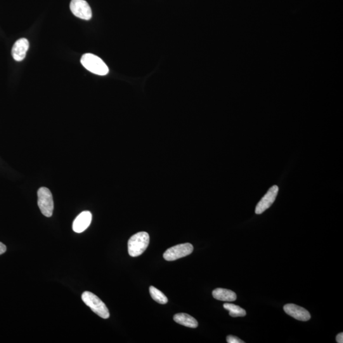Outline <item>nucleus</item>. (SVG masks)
<instances>
[{"mask_svg": "<svg viewBox=\"0 0 343 343\" xmlns=\"http://www.w3.org/2000/svg\"><path fill=\"white\" fill-rule=\"evenodd\" d=\"M83 66L94 74L105 76L108 74L109 68L106 63L98 56L92 54H85L81 58Z\"/></svg>", "mask_w": 343, "mask_h": 343, "instance_id": "f257e3e1", "label": "nucleus"}, {"mask_svg": "<svg viewBox=\"0 0 343 343\" xmlns=\"http://www.w3.org/2000/svg\"><path fill=\"white\" fill-rule=\"evenodd\" d=\"M150 243V236L146 232H139L131 236L128 242V251L132 257H137L145 251Z\"/></svg>", "mask_w": 343, "mask_h": 343, "instance_id": "f03ea898", "label": "nucleus"}, {"mask_svg": "<svg viewBox=\"0 0 343 343\" xmlns=\"http://www.w3.org/2000/svg\"><path fill=\"white\" fill-rule=\"evenodd\" d=\"M82 301L88 306L92 311L101 318L107 319L110 317V312L106 304L96 295L89 291L83 293Z\"/></svg>", "mask_w": 343, "mask_h": 343, "instance_id": "7ed1b4c3", "label": "nucleus"}, {"mask_svg": "<svg viewBox=\"0 0 343 343\" xmlns=\"http://www.w3.org/2000/svg\"><path fill=\"white\" fill-rule=\"evenodd\" d=\"M38 205L43 215L47 217L53 216L54 204L51 190L42 187L38 191Z\"/></svg>", "mask_w": 343, "mask_h": 343, "instance_id": "20e7f679", "label": "nucleus"}, {"mask_svg": "<svg viewBox=\"0 0 343 343\" xmlns=\"http://www.w3.org/2000/svg\"><path fill=\"white\" fill-rule=\"evenodd\" d=\"M193 251V246L190 243L174 246L167 249L164 254V258L168 261H176L186 257Z\"/></svg>", "mask_w": 343, "mask_h": 343, "instance_id": "39448f33", "label": "nucleus"}, {"mask_svg": "<svg viewBox=\"0 0 343 343\" xmlns=\"http://www.w3.org/2000/svg\"><path fill=\"white\" fill-rule=\"evenodd\" d=\"M70 10L73 15L81 20H91L92 13L91 7L85 0H72L70 3Z\"/></svg>", "mask_w": 343, "mask_h": 343, "instance_id": "423d86ee", "label": "nucleus"}, {"mask_svg": "<svg viewBox=\"0 0 343 343\" xmlns=\"http://www.w3.org/2000/svg\"><path fill=\"white\" fill-rule=\"evenodd\" d=\"M278 187L277 186H272L268 191L262 199L257 203L255 207V214H261L265 210L269 209L276 200L278 193Z\"/></svg>", "mask_w": 343, "mask_h": 343, "instance_id": "0eeeda50", "label": "nucleus"}, {"mask_svg": "<svg viewBox=\"0 0 343 343\" xmlns=\"http://www.w3.org/2000/svg\"><path fill=\"white\" fill-rule=\"evenodd\" d=\"M283 309L286 313L293 318L300 321H307L311 318L310 313L299 306L294 304H287L283 306Z\"/></svg>", "mask_w": 343, "mask_h": 343, "instance_id": "6e6552de", "label": "nucleus"}, {"mask_svg": "<svg viewBox=\"0 0 343 343\" xmlns=\"http://www.w3.org/2000/svg\"><path fill=\"white\" fill-rule=\"evenodd\" d=\"M29 41L27 39H21L18 40L14 44L12 49V56L14 60L20 62L25 59L27 52L29 50Z\"/></svg>", "mask_w": 343, "mask_h": 343, "instance_id": "1a4fd4ad", "label": "nucleus"}, {"mask_svg": "<svg viewBox=\"0 0 343 343\" xmlns=\"http://www.w3.org/2000/svg\"><path fill=\"white\" fill-rule=\"evenodd\" d=\"M92 218V216L91 212H82L73 221V231L77 233L84 232L91 225Z\"/></svg>", "mask_w": 343, "mask_h": 343, "instance_id": "9d476101", "label": "nucleus"}, {"mask_svg": "<svg viewBox=\"0 0 343 343\" xmlns=\"http://www.w3.org/2000/svg\"><path fill=\"white\" fill-rule=\"evenodd\" d=\"M213 297L219 301L233 302L236 299V294L233 291L225 288H217L213 290Z\"/></svg>", "mask_w": 343, "mask_h": 343, "instance_id": "9b49d317", "label": "nucleus"}, {"mask_svg": "<svg viewBox=\"0 0 343 343\" xmlns=\"http://www.w3.org/2000/svg\"><path fill=\"white\" fill-rule=\"evenodd\" d=\"M174 320L180 325L185 326V327L196 328L198 325L197 320L188 314L178 313L175 314Z\"/></svg>", "mask_w": 343, "mask_h": 343, "instance_id": "f8f14e48", "label": "nucleus"}, {"mask_svg": "<svg viewBox=\"0 0 343 343\" xmlns=\"http://www.w3.org/2000/svg\"><path fill=\"white\" fill-rule=\"evenodd\" d=\"M224 308L229 312V315L233 317L245 316L246 311L244 309L238 306V305L225 303L224 304Z\"/></svg>", "mask_w": 343, "mask_h": 343, "instance_id": "ddd939ff", "label": "nucleus"}, {"mask_svg": "<svg viewBox=\"0 0 343 343\" xmlns=\"http://www.w3.org/2000/svg\"><path fill=\"white\" fill-rule=\"evenodd\" d=\"M150 292L151 297H152L153 300H155V301L158 302V303L162 304L167 303V297L162 291L157 289V288L153 287V286H151L150 287Z\"/></svg>", "mask_w": 343, "mask_h": 343, "instance_id": "4468645a", "label": "nucleus"}, {"mask_svg": "<svg viewBox=\"0 0 343 343\" xmlns=\"http://www.w3.org/2000/svg\"><path fill=\"white\" fill-rule=\"evenodd\" d=\"M226 339H227V342H228V343H243V342H245L244 341H243L242 340L239 339V338L236 337L235 336H233V335H228V336L227 337Z\"/></svg>", "mask_w": 343, "mask_h": 343, "instance_id": "2eb2a0df", "label": "nucleus"}, {"mask_svg": "<svg viewBox=\"0 0 343 343\" xmlns=\"http://www.w3.org/2000/svg\"><path fill=\"white\" fill-rule=\"evenodd\" d=\"M6 246L3 243L0 242V255L4 254L6 252Z\"/></svg>", "mask_w": 343, "mask_h": 343, "instance_id": "dca6fc26", "label": "nucleus"}, {"mask_svg": "<svg viewBox=\"0 0 343 343\" xmlns=\"http://www.w3.org/2000/svg\"><path fill=\"white\" fill-rule=\"evenodd\" d=\"M336 341L338 343L343 342V333H339L336 336Z\"/></svg>", "mask_w": 343, "mask_h": 343, "instance_id": "f3484780", "label": "nucleus"}]
</instances>
